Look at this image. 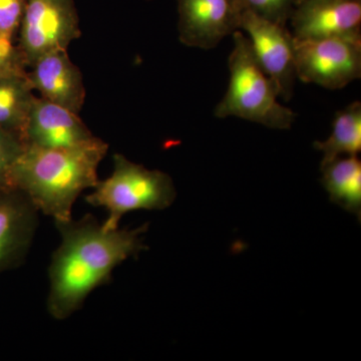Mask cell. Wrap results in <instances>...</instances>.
Returning <instances> with one entry per match:
<instances>
[{"label":"cell","instance_id":"8","mask_svg":"<svg viewBox=\"0 0 361 361\" xmlns=\"http://www.w3.org/2000/svg\"><path fill=\"white\" fill-rule=\"evenodd\" d=\"M289 21L295 40L361 42V0H299Z\"/></svg>","mask_w":361,"mask_h":361},{"label":"cell","instance_id":"6","mask_svg":"<svg viewBox=\"0 0 361 361\" xmlns=\"http://www.w3.org/2000/svg\"><path fill=\"white\" fill-rule=\"evenodd\" d=\"M297 78L329 90L343 89L361 77V42L294 39Z\"/></svg>","mask_w":361,"mask_h":361},{"label":"cell","instance_id":"12","mask_svg":"<svg viewBox=\"0 0 361 361\" xmlns=\"http://www.w3.org/2000/svg\"><path fill=\"white\" fill-rule=\"evenodd\" d=\"M27 78L39 97L80 114L85 101L84 78L68 51L44 54L27 68Z\"/></svg>","mask_w":361,"mask_h":361},{"label":"cell","instance_id":"10","mask_svg":"<svg viewBox=\"0 0 361 361\" xmlns=\"http://www.w3.org/2000/svg\"><path fill=\"white\" fill-rule=\"evenodd\" d=\"M78 114L35 97L23 132L25 146L73 149L99 141Z\"/></svg>","mask_w":361,"mask_h":361},{"label":"cell","instance_id":"18","mask_svg":"<svg viewBox=\"0 0 361 361\" xmlns=\"http://www.w3.org/2000/svg\"><path fill=\"white\" fill-rule=\"evenodd\" d=\"M27 65L18 44L11 37L0 35V78L25 75Z\"/></svg>","mask_w":361,"mask_h":361},{"label":"cell","instance_id":"14","mask_svg":"<svg viewBox=\"0 0 361 361\" xmlns=\"http://www.w3.org/2000/svg\"><path fill=\"white\" fill-rule=\"evenodd\" d=\"M35 97L27 73L0 78V130L14 133L23 140Z\"/></svg>","mask_w":361,"mask_h":361},{"label":"cell","instance_id":"16","mask_svg":"<svg viewBox=\"0 0 361 361\" xmlns=\"http://www.w3.org/2000/svg\"><path fill=\"white\" fill-rule=\"evenodd\" d=\"M242 13H251L280 25H286L299 0H237Z\"/></svg>","mask_w":361,"mask_h":361},{"label":"cell","instance_id":"7","mask_svg":"<svg viewBox=\"0 0 361 361\" xmlns=\"http://www.w3.org/2000/svg\"><path fill=\"white\" fill-rule=\"evenodd\" d=\"M248 35L254 56L276 85L279 97L290 101L297 80L294 37L286 25H280L251 13H242L241 25Z\"/></svg>","mask_w":361,"mask_h":361},{"label":"cell","instance_id":"17","mask_svg":"<svg viewBox=\"0 0 361 361\" xmlns=\"http://www.w3.org/2000/svg\"><path fill=\"white\" fill-rule=\"evenodd\" d=\"M25 147L20 135L0 130V189L11 188V170Z\"/></svg>","mask_w":361,"mask_h":361},{"label":"cell","instance_id":"19","mask_svg":"<svg viewBox=\"0 0 361 361\" xmlns=\"http://www.w3.org/2000/svg\"><path fill=\"white\" fill-rule=\"evenodd\" d=\"M27 0H0V35L11 37L18 35Z\"/></svg>","mask_w":361,"mask_h":361},{"label":"cell","instance_id":"11","mask_svg":"<svg viewBox=\"0 0 361 361\" xmlns=\"http://www.w3.org/2000/svg\"><path fill=\"white\" fill-rule=\"evenodd\" d=\"M37 213L20 190L0 189V274L25 262L37 231Z\"/></svg>","mask_w":361,"mask_h":361},{"label":"cell","instance_id":"3","mask_svg":"<svg viewBox=\"0 0 361 361\" xmlns=\"http://www.w3.org/2000/svg\"><path fill=\"white\" fill-rule=\"evenodd\" d=\"M233 39L234 49L228 61L229 87L214 116H236L270 129H290L297 115L278 102L277 87L259 66L248 37L237 30Z\"/></svg>","mask_w":361,"mask_h":361},{"label":"cell","instance_id":"1","mask_svg":"<svg viewBox=\"0 0 361 361\" xmlns=\"http://www.w3.org/2000/svg\"><path fill=\"white\" fill-rule=\"evenodd\" d=\"M61 245L49 268L47 310L63 320L80 310L97 287L108 284L116 266L146 250L142 234L148 224L135 229H104L92 215L56 223Z\"/></svg>","mask_w":361,"mask_h":361},{"label":"cell","instance_id":"2","mask_svg":"<svg viewBox=\"0 0 361 361\" xmlns=\"http://www.w3.org/2000/svg\"><path fill=\"white\" fill-rule=\"evenodd\" d=\"M108 151L101 139L73 149L25 146L11 170V186L54 222H68L80 195L99 182L97 169Z\"/></svg>","mask_w":361,"mask_h":361},{"label":"cell","instance_id":"4","mask_svg":"<svg viewBox=\"0 0 361 361\" xmlns=\"http://www.w3.org/2000/svg\"><path fill=\"white\" fill-rule=\"evenodd\" d=\"M113 165L111 174L99 180L85 198L90 205L108 211L104 229H118L123 216L132 211L164 210L174 203L177 192L166 173L149 170L121 154L114 155Z\"/></svg>","mask_w":361,"mask_h":361},{"label":"cell","instance_id":"13","mask_svg":"<svg viewBox=\"0 0 361 361\" xmlns=\"http://www.w3.org/2000/svg\"><path fill=\"white\" fill-rule=\"evenodd\" d=\"M330 201L361 220V161L357 156L336 158L322 167Z\"/></svg>","mask_w":361,"mask_h":361},{"label":"cell","instance_id":"5","mask_svg":"<svg viewBox=\"0 0 361 361\" xmlns=\"http://www.w3.org/2000/svg\"><path fill=\"white\" fill-rule=\"evenodd\" d=\"M18 35L27 68L44 54L68 51L82 37L75 1L27 0Z\"/></svg>","mask_w":361,"mask_h":361},{"label":"cell","instance_id":"9","mask_svg":"<svg viewBox=\"0 0 361 361\" xmlns=\"http://www.w3.org/2000/svg\"><path fill=\"white\" fill-rule=\"evenodd\" d=\"M177 4L179 39L187 47L209 51L240 30L242 11L237 0H177Z\"/></svg>","mask_w":361,"mask_h":361},{"label":"cell","instance_id":"15","mask_svg":"<svg viewBox=\"0 0 361 361\" xmlns=\"http://www.w3.org/2000/svg\"><path fill=\"white\" fill-rule=\"evenodd\" d=\"M331 135L324 142H314L322 152V167L341 155L357 156L361 152V104L355 102L336 113Z\"/></svg>","mask_w":361,"mask_h":361}]
</instances>
